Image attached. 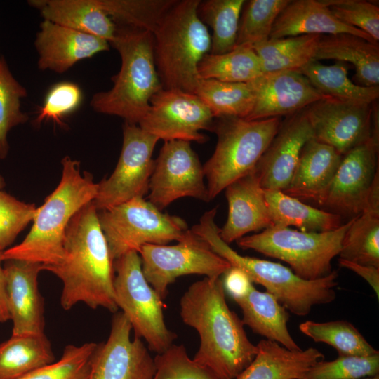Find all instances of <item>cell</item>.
I'll return each instance as SVG.
<instances>
[{
    "label": "cell",
    "mask_w": 379,
    "mask_h": 379,
    "mask_svg": "<svg viewBox=\"0 0 379 379\" xmlns=\"http://www.w3.org/2000/svg\"><path fill=\"white\" fill-rule=\"evenodd\" d=\"M61 261L43 266L62 284L60 304L69 310L79 303L115 313L114 260L101 229L93 201L72 218L64 239Z\"/></svg>",
    "instance_id": "obj_1"
},
{
    "label": "cell",
    "mask_w": 379,
    "mask_h": 379,
    "mask_svg": "<svg viewBox=\"0 0 379 379\" xmlns=\"http://www.w3.org/2000/svg\"><path fill=\"white\" fill-rule=\"evenodd\" d=\"M180 317L200 338L193 359L222 379H235L253 361L257 346L242 320L227 305L222 281L205 277L191 284L180 299Z\"/></svg>",
    "instance_id": "obj_2"
},
{
    "label": "cell",
    "mask_w": 379,
    "mask_h": 379,
    "mask_svg": "<svg viewBox=\"0 0 379 379\" xmlns=\"http://www.w3.org/2000/svg\"><path fill=\"white\" fill-rule=\"evenodd\" d=\"M62 166L60 181L37 208L31 230L20 244L1 253L2 262L23 260L48 266L62 259L66 229L74 215L94 201L98 183L89 173H81L80 162L68 156L62 159Z\"/></svg>",
    "instance_id": "obj_3"
},
{
    "label": "cell",
    "mask_w": 379,
    "mask_h": 379,
    "mask_svg": "<svg viewBox=\"0 0 379 379\" xmlns=\"http://www.w3.org/2000/svg\"><path fill=\"white\" fill-rule=\"evenodd\" d=\"M216 213L215 208L205 212L192 230L232 267L241 270L252 282L262 286L290 312L307 316L314 306L335 300L338 277L335 270L321 279L308 281L280 263L241 255L220 238V228L215 222Z\"/></svg>",
    "instance_id": "obj_4"
},
{
    "label": "cell",
    "mask_w": 379,
    "mask_h": 379,
    "mask_svg": "<svg viewBox=\"0 0 379 379\" xmlns=\"http://www.w3.org/2000/svg\"><path fill=\"white\" fill-rule=\"evenodd\" d=\"M117 26L116 37L110 44L120 55V69L111 79L112 88L95 93L90 106L98 113L138 124L147 113L152 96L163 88L154 63L153 34Z\"/></svg>",
    "instance_id": "obj_5"
},
{
    "label": "cell",
    "mask_w": 379,
    "mask_h": 379,
    "mask_svg": "<svg viewBox=\"0 0 379 379\" xmlns=\"http://www.w3.org/2000/svg\"><path fill=\"white\" fill-rule=\"evenodd\" d=\"M200 0L177 1L153 32L154 63L163 88L195 93L198 66L210 52L207 27L198 16Z\"/></svg>",
    "instance_id": "obj_6"
},
{
    "label": "cell",
    "mask_w": 379,
    "mask_h": 379,
    "mask_svg": "<svg viewBox=\"0 0 379 379\" xmlns=\"http://www.w3.org/2000/svg\"><path fill=\"white\" fill-rule=\"evenodd\" d=\"M281 121L279 117L253 121L215 118L212 131L216 133L218 141L213 154L203 166L209 201L255 168Z\"/></svg>",
    "instance_id": "obj_7"
},
{
    "label": "cell",
    "mask_w": 379,
    "mask_h": 379,
    "mask_svg": "<svg viewBox=\"0 0 379 379\" xmlns=\"http://www.w3.org/2000/svg\"><path fill=\"white\" fill-rule=\"evenodd\" d=\"M352 218L335 230L322 232L271 226L259 233L244 236L237 243L242 249H251L288 263L301 279L317 280L333 272L331 262L339 255Z\"/></svg>",
    "instance_id": "obj_8"
},
{
    "label": "cell",
    "mask_w": 379,
    "mask_h": 379,
    "mask_svg": "<svg viewBox=\"0 0 379 379\" xmlns=\"http://www.w3.org/2000/svg\"><path fill=\"white\" fill-rule=\"evenodd\" d=\"M100 211V225L114 261L130 251L138 253L145 244L179 241L189 230L183 219L162 213L143 197Z\"/></svg>",
    "instance_id": "obj_9"
},
{
    "label": "cell",
    "mask_w": 379,
    "mask_h": 379,
    "mask_svg": "<svg viewBox=\"0 0 379 379\" xmlns=\"http://www.w3.org/2000/svg\"><path fill=\"white\" fill-rule=\"evenodd\" d=\"M114 270L115 302L135 336L143 338L148 349L157 354L165 352L177 335L165 324L163 300L146 280L139 253L130 251L117 258Z\"/></svg>",
    "instance_id": "obj_10"
},
{
    "label": "cell",
    "mask_w": 379,
    "mask_h": 379,
    "mask_svg": "<svg viewBox=\"0 0 379 379\" xmlns=\"http://www.w3.org/2000/svg\"><path fill=\"white\" fill-rule=\"evenodd\" d=\"M138 253L146 280L162 300L167 296L169 285L179 277L220 278L232 267L192 229L175 245L145 244Z\"/></svg>",
    "instance_id": "obj_11"
},
{
    "label": "cell",
    "mask_w": 379,
    "mask_h": 379,
    "mask_svg": "<svg viewBox=\"0 0 379 379\" xmlns=\"http://www.w3.org/2000/svg\"><path fill=\"white\" fill-rule=\"evenodd\" d=\"M158 141L138 124L124 122L118 163L112 175L98 183L93 201L98 211L143 197L148 192L155 164L152 154Z\"/></svg>",
    "instance_id": "obj_12"
},
{
    "label": "cell",
    "mask_w": 379,
    "mask_h": 379,
    "mask_svg": "<svg viewBox=\"0 0 379 379\" xmlns=\"http://www.w3.org/2000/svg\"><path fill=\"white\" fill-rule=\"evenodd\" d=\"M214 120L209 107L196 94L162 88L152 96L147 113L138 125L164 141L204 143L207 137L200 131H212Z\"/></svg>",
    "instance_id": "obj_13"
},
{
    "label": "cell",
    "mask_w": 379,
    "mask_h": 379,
    "mask_svg": "<svg viewBox=\"0 0 379 379\" xmlns=\"http://www.w3.org/2000/svg\"><path fill=\"white\" fill-rule=\"evenodd\" d=\"M203 166L190 142L164 141L149 183V201L162 211L182 197L209 201Z\"/></svg>",
    "instance_id": "obj_14"
},
{
    "label": "cell",
    "mask_w": 379,
    "mask_h": 379,
    "mask_svg": "<svg viewBox=\"0 0 379 379\" xmlns=\"http://www.w3.org/2000/svg\"><path fill=\"white\" fill-rule=\"evenodd\" d=\"M326 97L305 108L314 138L343 156L373 135L374 104Z\"/></svg>",
    "instance_id": "obj_15"
},
{
    "label": "cell",
    "mask_w": 379,
    "mask_h": 379,
    "mask_svg": "<svg viewBox=\"0 0 379 379\" xmlns=\"http://www.w3.org/2000/svg\"><path fill=\"white\" fill-rule=\"evenodd\" d=\"M132 327L120 312L114 313L109 336L97 344L88 379H152L154 359L140 338H131Z\"/></svg>",
    "instance_id": "obj_16"
},
{
    "label": "cell",
    "mask_w": 379,
    "mask_h": 379,
    "mask_svg": "<svg viewBox=\"0 0 379 379\" xmlns=\"http://www.w3.org/2000/svg\"><path fill=\"white\" fill-rule=\"evenodd\" d=\"M378 154V140L373 137L344 154L320 205L341 217L359 215L379 173Z\"/></svg>",
    "instance_id": "obj_17"
},
{
    "label": "cell",
    "mask_w": 379,
    "mask_h": 379,
    "mask_svg": "<svg viewBox=\"0 0 379 379\" xmlns=\"http://www.w3.org/2000/svg\"><path fill=\"white\" fill-rule=\"evenodd\" d=\"M313 138L305 109L281 121L277 133L255 167L263 190L284 192L288 187L302 147Z\"/></svg>",
    "instance_id": "obj_18"
},
{
    "label": "cell",
    "mask_w": 379,
    "mask_h": 379,
    "mask_svg": "<svg viewBox=\"0 0 379 379\" xmlns=\"http://www.w3.org/2000/svg\"><path fill=\"white\" fill-rule=\"evenodd\" d=\"M255 102L246 120L288 116L324 98L309 80L297 71L262 73L249 81Z\"/></svg>",
    "instance_id": "obj_19"
},
{
    "label": "cell",
    "mask_w": 379,
    "mask_h": 379,
    "mask_svg": "<svg viewBox=\"0 0 379 379\" xmlns=\"http://www.w3.org/2000/svg\"><path fill=\"white\" fill-rule=\"evenodd\" d=\"M8 311L12 335L44 334V307L38 287L43 265L23 260L4 261Z\"/></svg>",
    "instance_id": "obj_20"
},
{
    "label": "cell",
    "mask_w": 379,
    "mask_h": 379,
    "mask_svg": "<svg viewBox=\"0 0 379 379\" xmlns=\"http://www.w3.org/2000/svg\"><path fill=\"white\" fill-rule=\"evenodd\" d=\"M34 41L40 70L64 73L77 62L109 51L105 39L44 20Z\"/></svg>",
    "instance_id": "obj_21"
},
{
    "label": "cell",
    "mask_w": 379,
    "mask_h": 379,
    "mask_svg": "<svg viewBox=\"0 0 379 379\" xmlns=\"http://www.w3.org/2000/svg\"><path fill=\"white\" fill-rule=\"evenodd\" d=\"M225 190L228 215L220 228V237L225 243L229 244L248 233L272 226L265 192L255 168L233 181Z\"/></svg>",
    "instance_id": "obj_22"
},
{
    "label": "cell",
    "mask_w": 379,
    "mask_h": 379,
    "mask_svg": "<svg viewBox=\"0 0 379 379\" xmlns=\"http://www.w3.org/2000/svg\"><path fill=\"white\" fill-rule=\"evenodd\" d=\"M343 155L315 138L302 147L288 187L284 192L298 199L320 204L341 161Z\"/></svg>",
    "instance_id": "obj_23"
},
{
    "label": "cell",
    "mask_w": 379,
    "mask_h": 379,
    "mask_svg": "<svg viewBox=\"0 0 379 379\" xmlns=\"http://www.w3.org/2000/svg\"><path fill=\"white\" fill-rule=\"evenodd\" d=\"M338 34H353L376 43L364 32L338 20L321 0H291L277 18L270 38Z\"/></svg>",
    "instance_id": "obj_24"
},
{
    "label": "cell",
    "mask_w": 379,
    "mask_h": 379,
    "mask_svg": "<svg viewBox=\"0 0 379 379\" xmlns=\"http://www.w3.org/2000/svg\"><path fill=\"white\" fill-rule=\"evenodd\" d=\"M44 20L105 39L110 44L117 26L98 0H31Z\"/></svg>",
    "instance_id": "obj_25"
},
{
    "label": "cell",
    "mask_w": 379,
    "mask_h": 379,
    "mask_svg": "<svg viewBox=\"0 0 379 379\" xmlns=\"http://www.w3.org/2000/svg\"><path fill=\"white\" fill-rule=\"evenodd\" d=\"M251 363L235 379H302L307 370L324 355L314 347L291 350L263 339L256 345Z\"/></svg>",
    "instance_id": "obj_26"
},
{
    "label": "cell",
    "mask_w": 379,
    "mask_h": 379,
    "mask_svg": "<svg viewBox=\"0 0 379 379\" xmlns=\"http://www.w3.org/2000/svg\"><path fill=\"white\" fill-rule=\"evenodd\" d=\"M314 60H335L354 67V83L361 86L379 84V46L350 34L321 35Z\"/></svg>",
    "instance_id": "obj_27"
},
{
    "label": "cell",
    "mask_w": 379,
    "mask_h": 379,
    "mask_svg": "<svg viewBox=\"0 0 379 379\" xmlns=\"http://www.w3.org/2000/svg\"><path fill=\"white\" fill-rule=\"evenodd\" d=\"M234 301L241 310L244 325L252 331L288 350H302L288 331V312L272 294L253 285L245 296Z\"/></svg>",
    "instance_id": "obj_28"
},
{
    "label": "cell",
    "mask_w": 379,
    "mask_h": 379,
    "mask_svg": "<svg viewBox=\"0 0 379 379\" xmlns=\"http://www.w3.org/2000/svg\"><path fill=\"white\" fill-rule=\"evenodd\" d=\"M264 192L272 226L322 232L335 230L343 224L340 215L312 207L282 191Z\"/></svg>",
    "instance_id": "obj_29"
},
{
    "label": "cell",
    "mask_w": 379,
    "mask_h": 379,
    "mask_svg": "<svg viewBox=\"0 0 379 379\" xmlns=\"http://www.w3.org/2000/svg\"><path fill=\"white\" fill-rule=\"evenodd\" d=\"M55 361L45 334L13 335L0 344V379H20Z\"/></svg>",
    "instance_id": "obj_30"
},
{
    "label": "cell",
    "mask_w": 379,
    "mask_h": 379,
    "mask_svg": "<svg viewBox=\"0 0 379 379\" xmlns=\"http://www.w3.org/2000/svg\"><path fill=\"white\" fill-rule=\"evenodd\" d=\"M321 35L270 39L252 46L263 73L297 71L314 60Z\"/></svg>",
    "instance_id": "obj_31"
},
{
    "label": "cell",
    "mask_w": 379,
    "mask_h": 379,
    "mask_svg": "<svg viewBox=\"0 0 379 379\" xmlns=\"http://www.w3.org/2000/svg\"><path fill=\"white\" fill-rule=\"evenodd\" d=\"M339 258L379 267V201H368L352 218L342 241Z\"/></svg>",
    "instance_id": "obj_32"
},
{
    "label": "cell",
    "mask_w": 379,
    "mask_h": 379,
    "mask_svg": "<svg viewBox=\"0 0 379 379\" xmlns=\"http://www.w3.org/2000/svg\"><path fill=\"white\" fill-rule=\"evenodd\" d=\"M347 64L336 61L334 65H325L312 60L300 72L321 94L340 100L373 103L379 97V86H361L349 79Z\"/></svg>",
    "instance_id": "obj_33"
},
{
    "label": "cell",
    "mask_w": 379,
    "mask_h": 379,
    "mask_svg": "<svg viewBox=\"0 0 379 379\" xmlns=\"http://www.w3.org/2000/svg\"><path fill=\"white\" fill-rule=\"evenodd\" d=\"M260 60L250 46H236L222 54L207 53L198 66L200 79L248 83L262 74Z\"/></svg>",
    "instance_id": "obj_34"
},
{
    "label": "cell",
    "mask_w": 379,
    "mask_h": 379,
    "mask_svg": "<svg viewBox=\"0 0 379 379\" xmlns=\"http://www.w3.org/2000/svg\"><path fill=\"white\" fill-rule=\"evenodd\" d=\"M194 94L209 107L215 118L246 119L251 112L255 102L249 82L200 79Z\"/></svg>",
    "instance_id": "obj_35"
},
{
    "label": "cell",
    "mask_w": 379,
    "mask_h": 379,
    "mask_svg": "<svg viewBox=\"0 0 379 379\" xmlns=\"http://www.w3.org/2000/svg\"><path fill=\"white\" fill-rule=\"evenodd\" d=\"M244 0L201 1L197 13L213 30L209 53L222 54L236 47L240 15Z\"/></svg>",
    "instance_id": "obj_36"
},
{
    "label": "cell",
    "mask_w": 379,
    "mask_h": 379,
    "mask_svg": "<svg viewBox=\"0 0 379 379\" xmlns=\"http://www.w3.org/2000/svg\"><path fill=\"white\" fill-rule=\"evenodd\" d=\"M299 329L314 342L331 345L338 355L371 356L379 353L347 321L317 322L309 320L301 323Z\"/></svg>",
    "instance_id": "obj_37"
},
{
    "label": "cell",
    "mask_w": 379,
    "mask_h": 379,
    "mask_svg": "<svg viewBox=\"0 0 379 379\" xmlns=\"http://www.w3.org/2000/svg\"><path fill=\"white\" fill-rule=\"evenodd\" d=\"M117 25L152 33L176 0H98Z\"/></svg>",
    "instance_id": "obj_38"
},
{
    "label": "cell",
    "mask_w": 379,
    "mask_h": 379,
    "mask_svg": "<svg viewBox=\"0 0 379 379\" xmlns=\"http://www.w3.org/2000/svg\"><path fill=\"white\" fill-rule=\"evenodd\" d=\"M290 1H245L239 20L236 46H253L267 40L277 18Z\"/></svg>",
    "instance_id": "obj_39"
},
{
    "label": "cell",
    "mask_w": 379,
    "mask_h": 379,
    "mask_svg": "<svg viewBox=\"0 0 379 379\" xmlns=\"http://www.w3.org/2000/svg\"><path fill=\"white\" fill-rule=\"evenodd\" d=\"M26 88L13 76L4 56L0 57V159L9 151L8 134L14 127L25 124L29 117L21 109Z\"/></svg>",
    "instance_id": "obj_40"
},
{
    "label": "cell",
    "mask_w": 379,
    "mask_h": 379,
    "mask_svg": "<svg viewBox=\"0 0 379 379\" xmlns=\"http://www.w3.org/2000/svg\"><path fill=\"white\" fill-rule=\"evenodd\" d=\"M95 343L67 345L59 360L44 366L20 379H88Z\"/></svg>",
    "instance_id": "obj_41"
},
{
    "label": "cell",
    "mask_w": 379,
    "mask_h": 379,
    "mask_svg": "<svg viewBox=\"0 0 379 379\" xmlns=\"http://www.w3.org/2000/svg\"><path fill=\"white\" fill-rule=\"evenodd\" d=\"M379 373V353L371 356L338 355L314 364L302 379H362Z\"/></svg>",
    "instance_id": "obj_42"
},
{
    "label": "cell",
    "mask_w": 379,
    "mask_h": 379,
    "mask_svg": "<svg viewBox=\"0 0 379 379\" xmlns=\"http://www.w3.org/2000/svg\"><path fill=\"white\" fill-rule=\"evenodd\" d=\"M152 379H222L210 368L190 359L183 345L173 344L154 359Z\"/></svg>",
    "instance_id": "obj_43"
},
{
    "label": "cell",
    "mask_w": 379,
    "mask_h": 379,
    "mask_svg": "<svg viewBox=\"0 0 379 379\" xmlns=\"http://www.w3.org/2000/svg\"><path fill=\"white\" fill-rule=\"evenodd\" d=\"M338 20L379 41V7L365 0H321Z\"/></svg>",
    "instance_id": "obj_44"
},
{
    "label": "cell",
    "mask_w": 379,
    "mask_h": 379,
    "mask_svg": "<svg viewBox=\"0 0 379 379\" xmlns=\"http://www.w3.org/2000/svg\"><path fill=\"white\" fill-rule=\"evenodd\" d=\"M37 207L0 190V252L7 249L33 220Z\"/></svg>",
    "instance_id": "obj_45"
},
{
    "label": "cell",
    "mask_w": 379,
    "mask_h": 379,
    "mask_svg": "<svg viewBox=\"0 0 379 379\" xmlns=\"http://www.w3.org/2000/svg\"><path fill=\"white\" fill-rule=\"evenodd\" d=\"M81 100L82 92L77 84L71 81L58 83L48 91L34 122L40 124L45 120H51L63 125L62 119L75 111Z\"/></svg>",
    "instance_id": "obj_46"
},
{
    "label": "cell",
    "mask_w": 379,
    "mask_h": 379,
    "mask_svg": "<svg viewBox=\"0 0 379 379\" xmlns=\"http://www.w3.org/2000/svg\"><path fill=\"white\" fill-rule=\"evenodd\" d=\"M222 281L225 291H227L234 300L245 296L253 286V282L248 275L234 267H231L224 274Z\"/></svg>",
    "instance_id": "obj_47"
},
{
    "label": "cell",
    "mask_w": 379,
    "mask_h": 379,
    "mask_svg": "<svg viewBox=\"0 0 379 379\" xmlns=\"http://www.w3.org/2000/svg\"><path fill=\"white\" fill-rule=\"evenodd\" d=\"M338 263L340 266L355 272L366 280L375 293L377 298H379V267L341 258L338 259Z\"/></svg>",
    "instance_id": "obj_48"
},
{
    "label": "cell",
    "mask_w": 379,
    "mask_h": 379,
    "mask_svg": "<svg viewBox=\"0 0 379 379\" xmlns=\"http://www.w3.org/2000/svg\"><path fill=\"white\" fill-rule=\"evenodd\" d=\"M1 254L0 252V322H6L10 320V316L7 307L6 280Z\"/></svg>",
    "instance_id": "obj_49"
},
{
    "label": "cell",
    "mask_w": 379,
    "mask_h": 379,
    "mask_svg": "<svg viewBox=\"0 0 379 379\" xmlns=\"http://www.w3.org/2000/svg\"><path fill=\"white\" fill-rule=\"evenodd\" d=\"M6 185L4 178L0 175V190H2Z\"/></svg>",
    "instance_id": "obj_50"
},
{
    "label": "cell",
    "mask_w": 379,
    "mask_h": 379,
    "mask_svg": "<svg viewBox=\"0 0 379 379\" xmlns=\"http://www.w3.org/2000/svg\"><path fill=\"white\" fill-rule=\"evenodd\" d=\"M362 379H379V375L373 376V377L365 378Z\"/></svg>",
    "instance_id": "obj_51"
}]
</instances>
